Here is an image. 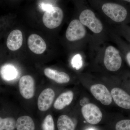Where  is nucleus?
Masks as SVG:
<instances>
[{
  "mask_svg": "<svg viewBox=\"0 0 130 130\" xmlns=\"http://www.w3.org/2000/svg\"><path fill=\"white\" fill-rule=\"evenodd\" d=\"M63 17L64 14L61 8L57 7H53L44 12L43 16V22L47 28L54 29L61 24Z\"/></svg>",
  "mask_w": 130,
  "mask_h": 130,
  "instance_id": "nucleus-1",
  "label": "nucleus"
},
{
  "mask_svg": "<svg viewBox=\"0 0 130 130\" xmlns=\"http://www.w3.org/2000/svg\"><path fill=\"white\" fill-rule=\"evenodd\" d=\"M104 63L106 68L111 71H116L121 67L122 59L119 52L115 47L109 46L106 49Z\"/></svg>",
  "mask_w": 130,
  "mask_h": 130,
  "instance_id": "nucleus-2",
  "label": "nucleus"
},
{
  "mask_svg": "<svg viewBox=\"0 0 130 130\" xmlns=\"http://www.w3.org/2000/svg\"><path fill=\"white\" fill-rule=\"evenodd\" d=\"M102 9L107 16L118 23L124 21L127 16L126 9L121 5L116 3H105L103 5Z\"/></svg>",
  "mask_w": 130,
  "mask_h": 130,
  "instance_id": "nucleus-3",
  "label": "nucleus"
},
{
  "mask_svg": "<svg viewBox=\"0 0 130 130\" xmlns=\"http://www.w3.org/2000/svg\"><path fill=\"white\" fill-rule=\"evenodd\" d=\"M79 19L81 23L87 26L94 33L98 34L102 31L103 27L101 22L91 10L88 9L84 10L81 13Z\"/></svg>",
  "mask_w": 130,
  "mask_h": 130,
  "instance_id": "nucleus-4",
  "label": "nucleus"
},
{
  "mask_svg": "<svg viewBox=\"0 0 130 130\" xmlns=\"http://www.w3.org/2000/svg\"><path fill=\"white\" fill-rule=\"evenodd\" d=\"M86 30L83 25L78 20L71 21L66 32V37L70 41L81 40L85 37Z\"/></svg>",
  "mask_w": 130,
  "mask_h": 130,
  "instance_id": "nucleus-5",
  "label": "nucleus"
},
{
  "mask_svg": "<svg viewBox=\"0 0 130 130\" xmlns=\"http://www.w3.org/2000/svg\"><path fill=\"white\" fill-rule=\"evenodd\" d=\"M84 118L88 123L95 125L100 123L102 118V113L96 105L93 103L86 104L81 109Z\"/></svg>",
  "mask_w": 130,
  "mask_h": 130,
  "instance_id": "nucleus-6",
  "label": "nucleus"
},
{
  "mask_svg": "<svg viewBox=\"0 0 130 130\" xmlns=\"http://www.w3.org/2000/svg\"><path fill=\"white\" fill-rule=\"evenodd\" d=\"M19 89L20 94L25 99H30L35 93V82L30 75H25L21 78L19 81Z\"/></svg>",
  "mask_w": 130,
  "mask_h": 130,
  "instance_id": "nucleus-7",
  "label": "nucleus"
},
{
  "mask_svg": "<svg viewBox=\"0 0 130 130\" xmlns=\"http://www.w3.org/2000/svg\"><path fill=\"white\" fill-rule=\"evenodd\" d=\"M90 91L96 99L103 105L107 106L111 103L112 98L111 93L103 85L96 84L92 85Z\"/></svg>",
  "mask_w": 130,
  "mask_h": 130,
  "instance_id": "nucleus-8",
  "label": "nucleus"
},
{
  "mask_svg": "<svg viewBox=\"0 0 130 130\" xmlns=\"http://www.w3.org/2000/svg\"><path fill=\"white\" fill-rule=\"evenodd\" d=\"M55 93L52 89H45L41 93L38 100V109L42 111L48 110L53 102Z\"/></svg>",
  "mask_w": 130,
  "mask_h": 130,
  "instance_id": "nucleus-9",
  "label": "nucleus"
},
{
  "mask_svg": "<svg viewBox=\"0 0 130 130\" xmlns=\"http://www.w3.org/2000/svg\"><path fill=\"white\" fill-rule=\"evenodd\" d=\"M112 98L117 105L126 109H130V96L122 89L115 88L111 92Z\"/></svg>",
  "mask_w": 130,
  "mask_h": 130,
  "instance_id": "nucleus-10",
  "label": "nucleus"
},
{
  "mask_svg": "<svg viewBox=\"0 0 130 130\" xmlns=\"http://www.w3.org/2000/svg\"><path fill=\"white\" fill-rule=\"evenodd\" d=\"M28 44L31 51L37 54L43 53L47 47L46 44L43 39L37 34H32L29 37Z\"/></svg>",
  "mask_w": 130,
  "mask_h": 130,
  "instance_id": "nucleus-11",
  "label": "nucleus"
},
{
  "mask_svg": "<svg viewBox=\"0 0 130 130\" xmlns=\"http://www.w3.org/2000/svg\"><path fill=\"white\" fill-rule=\"evenodd\" d=\"M23 42L22 32L19 30H14L12 31L8 37L7 46L9 50L12 51H16L21 47Z\"/></svg>",
  "mask_w": 130,
  "mask_h": 130,
  "instance_id": "nucleus-12",
  "label": "nucleus"
},
{
  "mask_svg": "<svg viewBox=\"0 0 130 130\" xmlns=\"http://www.w3.org/2000/svg\"><path fill=\"white\" fill-rule=\"evenodd\" d=\"M45 76L59 84L67 83L70 81V77L66 73L51 68H45L44 71Z\"/></svg>",
  "mask_w": 130,
  "mask_h": 130,
  "instance_id": "nucleus-13",
  "label": "nucleus"
},
{
  "mask_svg": "<svg viewBox=\"0 0 130 130\" xmlns=\"http://www.w3.org/2000/svg\"><path fill=\"white\" fill-rule=\"evenodd\" d=\"M19 72L13 65L7 64L3 65L0 69V75L3 80L6 81H13L17 78Z\"/></svg>",
  "mask_w": 130,
  "mask_h": 130,
  "instance_id": "nucleus-14",
  "label": "nucleus"
},
{
  "mask_svg": "<svg viewBox=\"0 0 130 130\" xmlns=\"http://www.w3.org/2000/svg\"><path fill=\"white\" fill-rule=\"evenodd\" d=\"M73 98V92L71 91L62 93L55 101L54 104V108L58 110L63 109L66 106L71 104Z\"/></svg>",
  "mask_w": 130,
  "mask_h": 130,
  "instance_id": "nucleus-15",
  "label": "nucleus"
},
{
  "mask_svg": "<svg viewBox=\"0 0 130 130\" xmlns=\"http://www.w3.org/2000/svg\"><path fill=\"white\" fill-rule=\"evenodd\" d=\"M16 128L17 130H35V124L30 116H22L17 120Z\"/></svg>",
  "mask_w": 130,
  "mask_h": 130,
  "instance_id": "nucleus-16",
  "label": "nucleus"
},
{
  "mask_svg": "<svg viewBox=\"0 0 130 130\" xmlns=\"http://www.w3.org/2000/svg\"><path fill=\"white\" fill-rule=\"evenodd\" d=\"M57 126L59 130H74L75 125L70 117L66 115H61L58 118Z\"/></svg>",
  "mask_w": 130,
  "mask_h": 130,
  "instance_id": "nucleus-17",
  "label": "nucleus"
},
{
  "mask_svg": "<svg viewBox=\"0 0 130 130\" xmlns=\"http://www.w3.org/2000/svg\"><path fill=\"white\" fill-rule=\"evenodd\" d=\"M16 121L12 117L2 118L0 117V130H13L16 127Z\"/></svg>",
  "mask_w": 130,
  "mask_h": 130,
  "instance_id": "nucleus-18",
  "label": "nucleus"
},
{
  "mask_svg": "<svg viewBox=\"0 0 130 130\" xmlns=\"http://www.w3.org/2000/svg\"><path fill=\"white\" fill-rule=\"evenodd\" d=\"M42 128L43 130H55L54 120L51 115L45 117L42 124Z\"/></svg>",
  "mask_w": 130,
  "mask_h": 130,
  "instance_id": "nucleus-19",
  "label": "nucleus"
},
{
  "mask_svg": "<svg viewBox=\"0 0 130 130\" xmlns=\"http://www.w3.org/2000/svg\"><path fill=\"white\" fill-rule=\"evenodd\" d=\"M71 65L73 68L76 70H79L83 66L82 56L79 54L74 55L71 60Z\"/></svg>",
  "mask_w": 130,
  "mask_h": 130,
  "instance_id": "nucleus-20",
  "label": "nucleus"
},
{
  "mask_svg": "<svg viewBox=\"0 0 130 130\" xmlns=\"http://www.w3.org/2000/svg\"><path fill=\"white\" fill-rule=\"evenodd\" d=\"M116 130H130V120H123L118 121L115 126Z\"/></svg>",
  "mask_w": 130,
  "mask_h": 130,
  "instance_id": "nucleus-21",
  "label": "nucleus"
},
{
  "mask_svg": "<svg viewBox=\"0 0 130 130\" xmlns=\"http://www.w3.org/2000/svg\"><path fill=\"white\" fill-rule=\"evenodd\" d=\"M41 8L44 11H46L50 9H51L53 7V6L50 4H45V3H42L41 5Z\"/></svg>",
  "mask_w": 130,
  "mask_h": 130,
  "instance_id": "nucleus-22",
  "label": "nucleus"
},
{
  "mask_svg": "<svg viewBox=\"0 0 130 130\" xmlns=\"http://www.w3.org/2000/svg\"><path fill=\"white\" fill-rule=\"evenodd\" d=\"M126 59H127L128 64L130 66V52L128 53L126 55Z\"/></svg>",
  "mask_w": 130,
  "mask_h": 130,
  "instance_id": "nucleus-23",
  "label": "nucleus"
},
{
  "mask_svg": "<svg viewBox=\"0 0 130 130\" xmlns=\"http://www.w3.org/2000/svg\"><path fill=\"white\" fill-rule=\"evenodd\" d=\"M123 1H125L130 3V0H123Z\"/></svg>",
  "mask_w": 130,
  "mask_h": 130,
  "instance_id": "nucleus-24",
  "label": "nucleus"
},
{
  "mask_svg": "<svg viewBox=\"0 0 130 130\" xmlns=\"http://www.w3.org/2000/svg\"><path fill=\"white\" fill-rule=\"evenodd\" d=\"M88 130H94V129H92V128H90V129H89Z\"/></svg>",
  "mask_w": 130,
  "mask_h": 130,
  "instance_id": "nucleus-25",
  "label": "nucleus"
}]
</instances>
